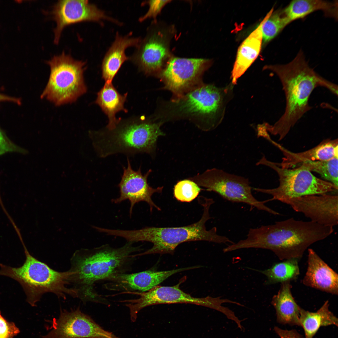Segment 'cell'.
<instances>
[{
	"label": "cell",
	"mask_w": 338,
	"mask_h": 338,
	"mask_svg": "<svg viewBox=\"0 0 338 338\" xmlns=\"http://www.w3.org/2000/svg\"><path fill=\"white\" fill-rule=\"evenodd\" d=\"M263 69L270 70L276 74L285 94L286 106L284 114L273 125L268 123L265 125L267 132L278 136L279 141L284 139L296 122L311 109L309 100L315 88L323 87L338 95L337 85L310 68L301 51L288 64L266 65Z\"/></svg>",
	"instance_id": "obj_1"
},
{
	"label": "cell",
	"mask_w": 338,
	"mask_h": 338,
	"mask_svg": "<svg viewBox=\"0 0 338 338\" xmlns=\"http://www.w3.org/2000/svg\"><path fill=\"white\" fill-rule=\"evenodd\" d=\"M133 243L127 242L118 248L105 244L77 251L70 260L69 281L74 284L78 298L84 302L107 303V300L96 291L95 283L130 270L136 258L135 253L142 249L141 246H135Z\"/></svg>",
	"instance_id": "obj_2"
},
{
	"label": "cell",
	"mask_w": 338,
	"mask_h": 338,
	"mask_svg": "<svg viewBox=\"0 0 338 338\" xmlns=\"http://www.w3.org/2000/svg\"><path fill=\"white\" fill-rule=\"evenodd\" d=\"M334 231L333 227L292 218L251 228L246 238L229 245L228 249L230 252L247 248L267 249L281 260H299L310 246L327 238Z\"/></svg>",
	"instance_id": "obj_3"
},
{
	"label": "cell",
	"mask_w": 338,
	"mask_h": 338,
	"mask_svg": "<svg viewBox=\"0 0 338 338\" xmlns=\"http://www.w3.org/2000/svg\"><path fill=\"white\" fill-rule=\"evenodd\" d=\"M198 200L203 209L201 219L196 223L180 227H146L137 230L118 229L115 231V236L125 239L127 242L146 241L153 244L152 247L146 251L135 254L136 257L155 253L172 254L179 245L187 242L204 241L218 243H233V242L228 237L218 234L216 227L209 230L206 229L205 223L211 218L209 210L214 202L213 200L202 197Z\"/></svg>",
	"instance_id": "obj_4"
},
{
	"label": "cell",
	"mask_w": 338,
	"mask_h": 338,
	"mask_svg": "<svg viewBox=\"0 0 338 338\" xmlns=\"http://www.w3.org/2000/svg\"><path fill=\"white\" fill-rule=\"evenodd\" d=\"M160 126L158 123L134 121L120 125L119 123L112 130L90 132L89 136L100 158L118 154H152L158 137L165 135Z\"/></svg>",
	"instance_id": "obj_5"
},
{
	"label": "cell",
	"mask_w": 338,
	"mask_h": 338,
	"mask_svg": "<svg viewBox=\"0 0 338 338\" xmlns=\"http://www.w3.org/2000/svg\"><path fill=\"white\" fill-rule=\"evenodd\" d=\"M26 259L19 267H12L0 264V275L13 279L22 286L26 295L27 302L32 306L48 293H54L59 298L65 299L67 294L78 297L77 291L69 288L70 272H60L54 270L46 264L37 259L28 251L23 240Z\"/></svg>",
	"instance_id": "obj_6"
},
{
	"label": "cell",
	"mask_w": 338,
	"mask_h": 338,
	"mask_svg": "<svg viewBox=\"0 0 338 338\" xmlns=\"http://www.w3.org/2000/svg\"><path fill=\"white\" fill-rule=\"evenodd\" d=\"M233 85L218 88L201 84L173 101V111L178 115L200 119L208 130L222 120L227 104L231 98Z\"/></svg>",
	"instance_id": "obj_7"
},
{
	"label": "cell",
	"mask_w": 338,
	"mask_h": 338,
	"mask_svg": "<svg viewBox=\"0 0 338 338\" xmlns=\"http://www.w3.org/2000/svg\"><path fill=\"white\" fill-rule=\"evenodd\" d=\"M50 73L40 98L60 106L75 102L87 91L84 73V61L63 52L48 61Z\"/></svg>",
	"instance_id": "obj_8"
},
{
	"label": "cell",
	"mask_w": 338,
	"mask_h": 338,
	"mask_svg": "<svg viewBox=\"0 0 338 338\" xmlns=\"http://www.w3.org/2000/svg\"><path fill=\"white\" fill-rule=\"evenodd\" d=\"M256 165L268 166L276 171L278 175L279 184L276 188H252L257 192L271 195V201L337 191L338 188L332 183L317 178L311 172L300 166L292 169L283 168L277 163L268 160L264 156Z\"/></svg>",
	"instance_id": "obj_9"
},
{
	"label": "cell",
	"mask_w": 338,
	"mask_h": 338,
	"mask_svg": "<svg viewBox=\"0 0 338 338\" xmlns=\"http://www.w3.org/2000/svg\"><path fill=\"white\" fill-rule=\"evenodd\" d=\"M191 180L199 186L206 188L207 191L215 192L228 201L245 203L274 215H280L265 205V203L270 201L269 199L260 201L253 196L251 191L253 187L247 178L213 168L197 174Z\"/></svg>",
	"instance_id": "obj_10"
},
{
	"label": "cell",
	"mask_w": 338,
	"mask_h": 338,
	"mask_svg": "<svg viewBox=\"0 0 338 338\" xmlns=\"http://www.w3.org/2000/svg\"><path fill=\"white\" fill-rule=\"evenodd\" d=\"M180 283L172 286H157L146 292H129L136 294L138 299L123 301L128 303L125 305L130 310L132 321L136 320L137 314L143 308L154 305L164 304L188 303L201 305L217 310L222 313L225 307L222 306L224 303L231 302L230 300L207 296L203 298L193 297L184 292L179 288Z\"/></svg>",
	"instance_id": "obj_11"
},
{
	"label": "cell",
	"mask_w": 338,
	"mask_h": 338,
	"mask_svg": "<svg viewBox=\"0 0 338 338\" xmlns=\"http://www.w3.org/2000/svg\"><path fill=\"white\" fill-rule=\"evenodd\" d=\"M211 64L208 59L172 58L161 72L165 88L172 92L175 99L180 97L198 86Z\"/></svg>",
	"instance_id": "obj_12"
},
{
	"label": "cell",
	"mask_w": 338,
	"mask_h": 338,
	"mask_svg": "<svg viewBox=\"0 0 338 338\" xmlns=\"http://www.w3.org/2000/svg\"><path fill=\"white\" fill-rule=\"evenodd\" d=\"M42 338H120L104 330L79 310L62 312Z\"/></svg>",
	"instance_id": "obj_13"
},
{
	"label": "cell",
	"mask_w": 338,
	"mask_h": 338,
	"mask_svg": "<svg viewBox=\"0 0 338 338\" xmlns=\"http://www.w3.org/2000/svg\"><path fill=\"white\" fill-rule=\"evenodd\" d=\"M52 13L56 24L54 30L55 44L58 43L64 28L72 23L85 21L100 22L107 20L116 24H121L86 0H59L54 5Z\"/></svg>",
	"instance_id": "obj_14"
},
{
	"label": "cell",
	"mask_w": 338,
	"mask_h": 338,
	"mask_svg": "<svg viewBox=\"0 0 338 338\" xmlns=\"http://www.w3.org/2000/svg\"><path fill=\"white\" fill-rule=\"evenodd\" d=\"M279 201L289 205L310 221L319 224L333 227L338 223V197L324 194L286 198Z\"/></svg>",
	"instance_id": "obj_15"
},
{
	"label": "cell",
	"mask_w": 338,
	"mask_h": 338,
	"mask_svg": "<svg viewBox=\"0 0 338 338\" xmlns=\"http://www.w3.org/2000/svg\"><path fill=\"white\" fill-rule=\"evenodd\" d=\"M127 166L123 167V175L118 185L120 196L115 199H112V202L119 204L125 200H129L130 204V216L135 204L141 201L146 202L149 205L151 212L154 208L161 211V208L153 202L151 197L155 193H161L163 187L155 188L150 186L147 182V178L151 172V170L150 169L146 174L142 175L141 166L137 170L135 171L132 169L129 158H127Z\"/></svg>",
	"instance_id": "obj_16"
},
{
	"label": "cell",
	"mask_w": 338,
	"mask_h": 338,
	"mask_svg": "<svg viewBox=\"0 0 338 338\" xmlns=\"http://www.w3.org/2000/svg\"><path fill=\"white\" fill-rule=\"evenodd\" d=\"M167 43L166 37L160 32L149 33L141 39L129 59L145 73L157 74L160 72L169 56Z\"/></svg>",
	"instance_id": "obj_17"
},
{
	"label": "cell",
	"mask_w": 338,
	"mask_h": 338,
	"mask_svg": "<svg viewBox=\"0 0 338 338\" xmlns=\"http://www.w3.org/2000/svg\"><path fill=\"white\" fill-rule=\"evenodd\" d=\"M194 268V266H192L169 270H148L131 274H119L107 279L108 282L105 286L108 290L124 291L125 293L146 292L158 286L172 275Z\"/></svg>",
	"instance_id": "obj_18"
},
{
	"label": "cell",
	"mask_w": 338,
	"mask_h": 338,
	"mask_svg": "<svg viewBox=\"0 0 338 338\" xmlns=\"http://www.w3.org/2000/svg\"><path fill=\"white\" fill-rule=\"evenodd\" d=\"M302 283L308 287L338 294L337 274L311 248L308 249V267Z\"/></svg>",
	"instance_id": "obj_19"
},
{
	"label": "cell",
	"mask_w": 338,
	"mask_h": 338,
	"mask_svg": "<svg viewBox=\"0 0 338 338\" xmlns=\"http://www.w3.org/2000/svg\"><path fill=\"white\" fill-rule=\"evenodd\" d=\"M275 146L282 151L284 156L281 162L277 163L279 166L284 168H294L306 161H325L338 157L337 139L324 140L316 146L300 152H292L277 143Z\"/></svg>",
	"instance_id": "obj_20"
},
{
	"label": "cell",
	"mask_w": 338,
	"mask_h": 338,
	"mask_svg": "<svg viewBox=\"0 0 338 338\" xmlns=\"http://www.w3.org/2000/svg\"><path fill=\"white\" fill-rule=\"evenodd\" d=\"M141 39L140 37H133L131 33L124 36L116 33L102 62V78L106 82H112L123 63L129 59L125 54L126 49L131 47H136Z\"/></svg>",
	"instance_id": "obj_21"
},
{
	"label": "cell",
	"mask_w": 338,
	"mask_h": 338,
	"mask_svg": "<svg viewBox=\"0 0 338 338\" xmlns=\"http://www.w3.org/2000/svg\"><path fill=\"white\" fill-rule=\"evenodd\" d=\"M262 22L243 42L239 48L232 73V84L249 67L259 55L262 42Z\"/></svg>",
	"instance_id": "obj_22"
},
{
	"label": "cell",
	"mask_w": 338,
	"mask_h": 338,
	"mask_svg": "<svg viewBox=\"0 0 338 338\" xmlns=\"http://www.w3.org/2000/svg\"><path fill=\"white\" fill-rule=\"evenodd\" d=\"M291 288L290 282L281 283L278 292L273 296L271 304L275 309L278 323L300 326V307L292 295Z\"/></svg>",
	"instance_id": "obj_23"
},
{
	"label": "cell",
	"mask_w": 338,
	"mask_h": 338,
	"mask_svg": "<svg viewBox=\"0 0 338 338\" xmlns=\"http://www.w3.org/2000/svg\"><path fill=\"white\" fill-rule=\"evenodd\" d=\"M319 10L323 12L326 17L337 20L338 1L294 0L291 1L285 8L282 9L284 15L290 23Z\"/></svg>",
	"instance_id": "obj_24"
},
{
	"label": "cell",
	"mask_w": 338,
	"mask_h": 338,
	"mask_svg": "<svg viewBox=\"0 0 338 338\" xmlns=\"http://www.w3.org/2000/svg\"><path fill=\"white\" fill-rule=\"evenodd\" d=\"M127 96V93L124 95L119 94L112 82H105L104 86L98 93L95 103L108 116L109 122L106 127L107 129H114L119 123L115 117L117 112L121 110L127 111L124 107Z\"/></svg>",
	"instance_id": "obj_25"
},
{
	"label": "cell",
	"mask_w": 338,
	"mask_h": 338,
	"mask_svg": "<svg viewBox=\"0 0 338 338\" xmlns=\"http://www.w3.org/2000/svg\"><path fill=\"white\" fill-rule=\"evenodd\" d=\"M329 306V301L327 300L315 312H310L300 307V326L304 330L305 338H313L322 326H338V319L330 310Z\"/></svg>",
	"instance_id": "obj_26"
},
{
	"label": "cell",
	"mask_w": 338,
	"mask_h": 338,
	"mask_svg": "<svg viewBox=\"0 0 338 338\" xmlns=\"http://www.w3.org/2000/svg\"><path fill=\"white\" fill-rule=\"evenodd\" d=\"M299 260L290 259L274 263L270 268L264 270H255L267 278L264 284L269 285L282 283L295 280L300 273Z\"/></svg>",
	"instance_id": "obj_27"
},
{
	"label": "cell",
	"mask_w": 338,
	"mask_h": 338,
	"mask_svg": "<svg viewBox=\"0 0 338 338\" xmlns=\"http://www.w3.org/2000/svg\"><path fill=\"white\" fill-rule=\"evenodd\" d=\"M262 42L268 43L275 38L290 23L282 9L273 11L272 9L261 22Z\"/></svg>",
	"instance_id": "obj_28"
},
{
	"label": "cell",
	"mask_w": 338,
	"mask_h": 338,
	"mask_svg": "<svg viewBox=\"0 0 338 338\" xmlns=\"http://www.w3.org/2000/svg\"><path fill=\"white\" fill-rule=\"evenodd\" d=\"M338 157L325 161H306L295 167L300 166L311 172H316L338 188Z\"/></svg>",
	"instance_id": "obj_29"
},
{
	"label": "cell",
	"mask_w": 338,
	"mask_h": 338,
	"mask_svg": "<svg viewBox=\"0 0 338 338\" xmlns=\"http://www.w3.org/2000/svg\"><path fill=\"white\" fill-rule=\"evenodd\" d=\"M204 189L200 188L195 182L189 179H184L178 182L173 188L174 197L178 201L190 202Z\"/></svg>",
	"instance_id": "obj_30"
},
{
	"label": "cell",
	"mask_w": 338,
	"mask_h": 338,
	"mask_svg": "<svg viewBox=\"0 0 338 338\" xmlns=\"http://www.w3.org/2000/svg\"><path fill=\"white\" fill-rule=\"evenodd\" d=\"M8 153L26 154L27 151L13 142L0 127V156Z\"/></svg>",
	"instance_id": "obj_31"
},
{
	"label": "cell",
	"mask_w": 338,
	"mask_h": 338,
	"mask_svg": "<svg viewBox=\"0 0 338 338\" xmlns=\"http://www.w3.org/2000/svg\"><path fill=\"white\" fill-rule=\"evenodd\" d=\"M20 332L15 324L7 321L0 311V338H13Z\"/></svg>",
	"instance_id": "obj_32"
},
{
	"label": "cell",
	"mask_w": 338,
	"mask_h": 338,
	"mask_svg": "<svg viewBox=\"0 0 338 338\" xmlns=\"http://www.w3.org/2000/svg\"><path fill=\"white\" fill-rule=\"evenodd\" d=\"M170 1V0H149L142 3L148 4L149 8L145 15L139 18V21L142 22L148 18H155L163 7Z\"/></svg>",
	"instance_id": "obj_33"
},
{
	"label": "cell",
	"mask_w": 338,
	"mask_h": 338,
	"mask_svg": "<svg viewBox=\"0 0 338 338\" xmlns=\"http://www.w3.org/2000/svg\"><path fill=\"white\" fill-rule=\"evenodd\" d=\"M274 330L280 338H304L295 330H284L275 326Z\"/></svg>",
	"instance_id": "obj_34"
},
{
	"label": "cell",
	"mask_w": 338,
	"mask_h": 338,
	"mask_svg": "<svg viewBox=\"0 0 338 338\" xmlns=\"http://www.w3.org/2000/svg\"><path fill=\"white\" fill-rule=\"evenodd\" d=\"M2 101H8L20 105L21 101L19 98L7 96L0 93V102Z\"/></svg>",
	"instance_id": "obj_35"
},
{
	"label": "cell",
	"mask_w": 338,
	"mask_h": 338,
	"mask_svg": "<svg viewBox=\"0 0 338 338\" xmlns=\"http://www.w3.org/2000/svg\"></svg>",
	"instance_id": "obj_36"
}]
</instances>
